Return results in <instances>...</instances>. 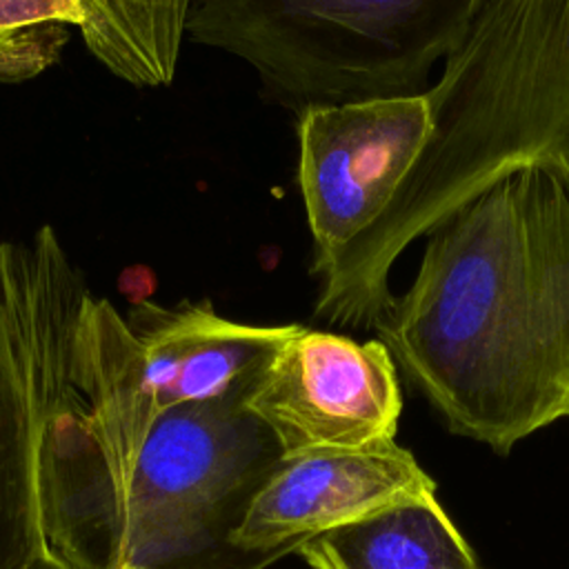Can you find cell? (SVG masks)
<instances>
[{
	"label": "cell",
	"mask_w": 569,
	"mask_h": 569,
	"mask_svg": "<svg viewBox=\"0 0 569 569\" xmlns=\"http://www.w3.org/2000/svg\"><path fill=\"white\" fill-rule=\"evenodd\" d=\"M425 238L376 336L449 433L507 456L569 418V176L511 171Z\"/></svg>",
	"instance_id": "cell-1"
},
{
	"label": "cell",
	"mask_w": 569,
	"mask_h": 569,
	"mask_svg": "<svg viewBox=\"0 0 569 569\" xmlns=\"http://www.w3.org/2000/svg\"><path fill=\"white\" fill-rule=\"evenodd\" d=\"M425 93L429 142L380 220L316 280L318 320L376 329L411 242L511 171L569 176V0H491Z\"/></svg>",
	"instance_id": "cell-2"
},
{
	"label": "cell",
	"mask_w": 569,
	"mask_h": 569,
	"mask_svg": "<svg viewBox=\"0 0 569 569\" xmlns=\"http://www.w3.org/2000/svg\"><path fill=\"white\" fill-rule=\"evenodd\" d=\"M282 451L244 400L160 416L124 458L51 431L42 451L47 549L67 569H262L276 553L229 545Z\"/></svg>",
	"instance_id": "cell-3"
},
{
	"label": "cell",
	"mask_w": 569,
	"mask_h": 569,
	"mask_svg": "<svg viewBox=\"0 0 569 569\" xmlns=\"http://www.w3.org/2000/svg\"><path fill=\"white\" fill-rule=\"evenodd\" d=\"M491 0H193L187 36L298 113L422 93Z\"/></svg>",
	"instance_id": "cell-4"
},
{
	"label": "cell",
	"mask_w": 569,
	"mask_h": 569,
	"mask_svg": "<svg viewBox=\"0 0 569 569\" xmlns=\"http://www.w3.org/2000/svg\"><path fill=\"white\" fill-rule=\"evenodd\" d=\"M291 331L222 318L209 300H140L122 316L89 293L73 336L71 393L51 431L91 453L124 458L171 409L247 402Z\"/></svg>",
	"instance_id": "cell-5"
},
{
	"label": "cell",
	"mask_w": 569,
	"mask_h": 569,
	"mask_svg": "<svg viewBox=\"0 0 569 569\" xmlns=\"http://www.w3.org/2000/svg\"><path fill=\"white\" fill-rule=\"evenodd\" d=\"M87 282L53 227L0 242V569L47 553L42 451L71 393V356Z\"/></svg>",
	"instance_id": "cell-6"
},
{
	"label": "cell",
	"mask_w": 569,
	"mask_h": 569,
	"mask_svg": "<svg viewBox=\"0 0 569 569\" xmlns=\"http://www.w3.org/2000/svg\"><path fill=\"white\" fill-rule=\"evenodd\" d=\"M431 131L425 91L298 113V187L316 280L380 220Z\"/></svg>",
	"instance_id": "cell-7"
},
{
	"label": "cell",
	"mask_w": 569,
	"mask_h": 569,
	"mask_svg": "<svg viewBox=\"0 0 569 569\" xmlns=\"http://www.w3.org/2000/svg\"><path fill=\"white\" fill-rule=\"evenodd\" d=\"M244 405L282 456L362 449L396 440L400 373L378 338L360 342L293 325Z\"/></svg>",
	"instance_id": "cell-8"
},
{
	"label": "cell",
	"mask_w": 569,
	"mask_h": 569,
	"mask_svg": "<svg viewBox=\"0 0 569 569\" xmlns=\"http://www.w3.org/2000/svg\"><path fill=\"white\" fill-rule=\"evenodd\" d=\"M427 493H436L433 478L396 440L282 456L249 500L229 545L242 553H296L313 536Z\"/></svg>",
	"instance_id": "cell-9"
},
{
	"label": "cell",
	"mask_w": 569,
	"mask_h": 569,
	"mask_svg": "<svg viewBox=\"0 0 569 569\" xmlns=\"http://www.w3.org/2000/svg\"><path fill=\"white\" fill-rule=\"evenodd\" d=\"M296 553L311 569H485L436 493L313 536Z\"/></svg>",
	"instance_id": "cell-10"
},
{
	"label": "cell",
	"mask_w": 569,
	"mask_h": 569,
	"mask_svg": "<svg viewBox=\"0 0 569 569\" xmlns=\"http://www.w3.org/2000/svg\"><path fill=\"white\" fill-rule=\"evenodd\" d=\"M193 0H80V36L93 58L136 87L173 80Z\"/></svg>",
	"instance_id": "cell-11"
},
{
	"label": "cell",
	"mask_w": 569,
	"mask_h": 569,
	"mask_svg": "<svg viewBox=\"0 0 569 569\" xmlns=\"http://www.w3.org/2000/svg\"><path fill=\"white\" fill-rule=\"evenodd\" d=\"M80 22V0H0V82L51 67Z\"/></svg>",
	"instance_id": "cell-12"
},
{
	"label": "cell",
	"mask_w": 569,
	"mask_h": 569,
	"mask_svg": "<svg viewBox=\"0 0 569 569\" xmlns=\"http://www.w3.org/2000/svg\"><path fill=\"white\" fill-rule=\"evenodd\" d=\"M33 569H67L58 558H53L51 553H47Z\"/></svg>",
	"instance_id": "cell-13"
},
{
	"label": "cell",
	"mask_w": 569,
	"mask_h": 569,
	"mask_svg": "<svg viewBox=\"0 0 569 569\" xmlns=\"http://www.w3.org/2000/svg\"><path fill=\"white\" fill-rule=\"evenodd\" d=\"M124 569H131V567H124Z\"/></svg>",
	"instance_id": "cell-14"
}]
</instances>
